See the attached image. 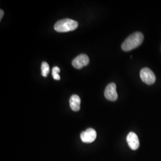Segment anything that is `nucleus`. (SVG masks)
<instances>
[{
	"label": "nucleus",
	"instance_id": "1",
	"mask_svg": "<svg viewBox=\"0 0 161 161\" xmlns=\"http://www.w3.org/2000/svg\"><path fill=\"white\" fill-rule=\"evenodd\" d=\"M144 40L143 34L137 32L130 35L122 43L121 48L125 52H129L140 46Z\"/></svg>",
	"mask_w": 161,
	"mask_h": 161
},
{
	"label": "nucleus",
	"instance_id": "2",
	"mask_svg": "<svg viewBox=\"0 0 161 161\" xmlns=\"http://www.w3.org/2000/svg\"><path fill=\"white\" fill-rule=\"evenodd\" d=\"M78 26V23L74 20L64 19L55 23L54 28L58 32H67L74 31Z\"/></svg>",
	"mask_w": 161,
	"mask_h": 161
},
{
	"label": "nucleus",
	"instance_id": "3",
	"mask_svg": "<svg viewBox=\"0 0 161 161\" xmlns=\"http://www.w3.org/2000/svg\"><path fill=\"white\" fill-rule=\"evenodd\" d=\"M140 78L142 80L148 85H152L155 83L156 76L154 73L150 69L145 68L140 70Z\"/></svg>",
	"mask_w": 161,
	"mask_h": 161
},
{
	"label": "nucleus",
	"instance_id": "4",
	"mask_svg": "<svg viewBox=\"0 0 161 161\" xmlns=\"http://www.w3.org/2000/svg\"><path fill=\"white\" fill-rule=\"evenodd\" d=\"M104 96L110 101H115L118 98V93L116 92V86L115 83H110L104 90Z\"/></svg>",
	"mask_w": 161,
	"mask_h": 161
},
{
	"label": "nucleus",
	"instance_id": "5",
	"mask_svg": "<svg viewBox=\"0 0 161 161\" xmlns=\"http://www.w3.org/2000/svg\"><path fill=\"white\" fill-rule=\"evenodd\" d=\"M97 137V133L93 128H88L86 131L81 132L80 139L82 142L86 143L93 142Z\"/></svg>",
	"mask_w": 161,
	"mask_h": 161
},
{
	"label": "nucleus",
	"instance_id": "6",
	"mask_svg": "<svg viewBox=\"0 0 161 161\" xmlns=\"http://www.w3.org/2000/svg\"><path fill=\"white\" fill-rule=\"evenodd\" d=\"M90 62L88 56L85 54H81L75 58L72 61V66L76 69H80L88 65Z\"/></svg>",
	"mask_w": 161,
	"mask_h": 161
},
{
	"label": "nucleus",
	"instance_id": "7",
	"mask_svg": "<svg viewBox=\"0 0 161 161\" xmlns=\"http://www.w3.org/2000/svg\"><path fill=\"white\" fill-rule=\"evenodd\" d=\"M127 141L130 149L136 150L140 146V142L138 136L134 132H130L127 136Z\"/></svg>",
	"mask_w": 161,
	"mask_h": 161
},
{
	"label": "nucleus",
	"instance_id": "8",
	"mask_svg": "<svg viewBox=\"0 0 161 161\" xmlns=\"http://www.w3.org/2000/svg\"><path fill=\"white\" fill-rule=\"evenodd\" d=\"M70 108L72 110L77 112L80 110V99L78 95H72L69 100Z\"/></svg>",
	"mask_w": 161,
	"mask_h": 161
},
{
	"label": "nucleus",
	"instance_id": "9",
	"mask_svg": "<svg viewBox=\"0 0 161 161\" xmlns=\"http://www.w3.org/2000/svg\"><path fill=\"white\" fill-rule=\"evenodd\" d=\"M50 72V66L46 62H43L41 64V74L44 77H46Z\"/></svg>",
	"mask_w": 161,
	"mask_h": 161
},
{
	"label": "nucleus",
	"instance_id": "10",
	"mask_svg": "<svg viewBox=\"0 0 161 161\" xmlns=\"http://www.w3.org/2000/svg\"><path fill=\"white\" fill-rule=\"evenodd\" d=\"M60 72V69L58 68V66L54 67L52 69V75L55 80H60V76L58 75V73Z\"/></svg>",
	"mask_w": 161,
	"mask_h": 161
},
{
	"label": "nucleus",
	"instance_id": "11",
	"mask_svg": "<svg viewBox=\"0 0 161 161\" xmlns=\"http://www.w3.org/2000/svg\"><path fill=\"white\" fill-rule=\"evenodd\" d=\"M0 13H1V16H0V20H1V19H2V18L3 17V16H4V11L2 10V9H1V10H0Z\"/></svg>",
	"mask_w": 161,
	"mask_h": 161
}]
</instances>
